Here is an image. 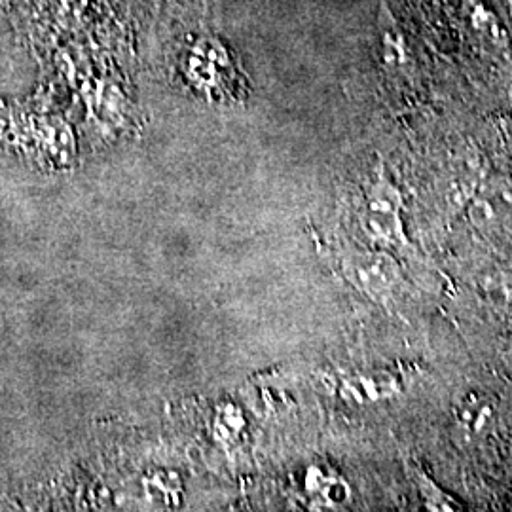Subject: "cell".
Returning <instances> with one entry per match:
<instances>
[{
	"instance_id": "8992f818",
	"label": "cell",
	"mask_w": 512,
	"mask_h": 512,
	"mask_svg": "<svg viewBox=\"0 0 512 512\" xmlns=\"http://www.w3.org/2000/svg\"><path fill=\"white\" fill-rule=\"evenodd\" d=\"M471 19H473L475 29H478L480 33L490 35L492 38L499 37V27L495 23L494 14H490L484 6H480V4L475 6L471 12Z\"/></svg>"
},
{
	"instance_id": "7a4b0ae2",
	"label": "cell",
	"mask_w": 512,
	"mask_h": 512,
	"mask_svg": "<svg viewBox=\"0 0 512 512\" xmlns=\"http://www.w3.org/2000/svg\"><path fill=\"white\" fill-rule=\"evenodd\" d=\"M344 272L357 291L380 304H387L403 281L401 264L385 249L349 256L344 260Z\"/></svg>"
},
{
	"instance_id": "6da1fadb",
	"label": "cell",
	"mask_w": 512,
	"mask_h": 512,
	"mask_svg": "<svg viewBox=\"0 0 512 512\" xmlns=\"http://www.w3.org/2000/svg\"><path fill=\"white\" fill-rule=\"evenodd\" d=\"M404 198L401 190L385 177L380 169L374 183L366 192L361 224L366 236L382 247L406 245L404 228Z\"/></svg>"
},
{
	"instance_id": "5b68a950",
	"label": "cell",
	"mask_w": 512,
	"mask_h": 512,
	"mask_svg": "<svg viewBox=\"0 0 512 512\" xmlns=\"http://www.w3.org/2000/svg\"><path fill=\"white\" fill-rule=\"evenodd\" d=\"M418 488H420L423 503L429 511H458L456 501L448 494H444V490L439 488L429 476L425 473H418Z\"/></svg>"
},
{
	"instance_id": "3957f363",
	"label": "cell",
	"mask_w": 512,
	"mask_h": 512,
	"mask_svg": "<svg viewBox=\"0 0 512 512\" xmlns=\"http://www.w3.org/2000/svg\"><path fill=\"white\" fill-rule=\"evenodd\" d=\"M378 57L385 73L393 78H408L414 71V57L399 19L387 0H378Z\"/></svg>"
},
{
	"instance_id": "277c9868",
	"label": "cell",
	"mask_w": 512,
	"mask_h": 512,
	"mask_svg": "<svg viewBox=\"0 0 512 512\" xmlns=\"http://www.w3.org/2000/svg\"><path fill=\"white\" fill-rule=\"evenodd\" d=\"M467 215L476 228L490 230L512 217V184H484L471 198Z\"/></svg>"
}]
</instances>
